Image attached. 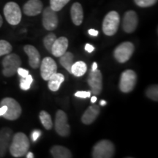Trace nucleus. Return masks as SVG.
Wrapping results in <instances>:
<instances>
[{"label": "nucleus", "instance_id": "f257e3e1", "mask_svg": "<svg viewBox=\"0 0 158 158\" xmlns=\"http://www.w3.org/2000/svg\"><path fill=\"white\" fill-rule=\"evenodd\" d=\"M29 147L30 143L28 137L23 133H17L13 135L9 150L13 157H22L28 152Z\"/></svg>", "mask_w": 158, "mask_h": 158}, {"label": "nucleus", "instance_id": "f03ea898", "mask_svg": "<svg viewBox=\"0 0 158 158\" xmlns=\"http://www.w3.org/2000/svg\"><path fill=\"white\" fill-rule=\"evenodd\" d=\"M115 154V147L109 140H102L94 146L92 157L93 158H112Z\"/></svg>", "mask_w": 158, "mask_h": 158}, {"label": "nucleus", "instance_id": "7ed1b4c3", "mask_svg": "<svg viewBox=\"0 0 158 158\" xmlns=\"http://www.w3.org/2000/svg\"><path fill=\"white\" fill-rule=\"evenodd\" d=\"M120 23V17L117 12L110 11L102 21V31L108 36H113L117 32Z\"/></svg>", "mask_w": 158, "mask_h": 158}, {"label": "nucleus", "instance_id": "20e7f679", "mask_svg": "<svg viewBox=\"0 0 158 158\" xmlns=\"http://www.w3.org/2000/svg\"><path fill=\"white\" fill-rule=\"evenodd\" d=\"M21 65V60L19 56L15 54H7L2 60V73L5 77L14 76Z\"/></svg>", "mask_w": 158, "mask_h": 158}, {"label": "nucleus", "instance_id": "39448f33", "mask_svg": "<svg viewBox=\"0 0 158 158\" xmlns=\"http://www.w3.org/2000/svg\"><path fill=\"white\" fill-rule=\"evenodd\" d=\"M7 106V109L6 113L2 116L4 118L7 120H16L20 117L21 112V107L20 104L15 99L11 98H5L0 102V106Z\"/></svg>", "mask_w": 158, "mask_h": 158}, {"label": "nucleus", "instance_id": "423d86ee", "mask_svg": "<svg viewBox=\"0 0 158 158\" xmlns=\"http://www.w3.org/2000/svg\"><path fill=\"white\" fill-rule=\"evenodd\" d=\"M137 83V75L135 71L126 70L120 76L118 87L123 93H129L135 88Z\"/></svg>", "mask_w": 158, "mask_h": 158}, {"label": "nucleus", "instance_id": "0eeeda50", "mask_svg": "<svg viewBox=\"0 0 158 158\" xmlns=\"http://www.w3.org/2000/svg\"><path fill=\"white\" fill-rule=\"evenodd\" d=\"M135 47L130 42H124L114 49V56L118 62L125 63L133 56Z\"/></svg>", "mask_w": 158, "mask_h": 158}, {"label": "nucleus", "instance_id": "6e6552de", "mask_svg": "<svg viewBox=\"0 0 158 158\" xmlns=\"http://www.w3.org/2000/svg\"><path fill=\"white\" fill-rule=\"evenodd\" d=\"M4 15L7 21L11 25H18L21 22V11L17 3L10 2L4 7Z\"/></svg>", "mask_w": 158, "mask_h": 158}, {"label": "nucleus", "instance_id": "1a4fd4ad", "mask_svg": "<svg viewBox=\"0 0 158 158\" xmlns=\"http://www.w3.org/2000/svg\"><path fill=\"white\" fill-rule=\"evenodd\" d=\"M55 130L62 137H68L70 134V127L68 123V116L62 110H58L56 114Z\"/></svg>", "mask_w": 158, "mask_h": 158}, {"label": "nucleus", "instance_id": "9d476101", "mask_svg": "<svg viewBox=\"0 0 158 158\" xmlns=\"http://www.w3.org/2000/svg\"><path fill=\"white\" fill-rule=\"evenodd\" d=\"M58 16L56 12L51 7H45L43 13V25L46 30L53 31L58 27Z\"/></svg>", "mask_w": 158, "mask_h": 158}, {"label": "nucleus", "instance_id": "9b49d317", "mask_svg": "<svg viewBox=\"0 0 158 158\" xmlns=\"http://www.w3.org/2000/svg\"><path fill=\"white\" fill-rule=\"evenodd\" d=\"M87 83L91 87L92 93L94 95L100 94L102 89V76L100 70H90L87 78Z\"/></svg>", "mask_w": 158, "mask_h": 158}, {"label": "nucleus", "instance_id": "f8f14e48", "mask_svg": "<svg viewBox=\"0 0 158 158\" xmlns=\"http://www.w3.org/2000/svg\"><path fill=\"white\" fill-rule=\"evenodd\" d=\"M40 68L41 77L45 81H48L50 77L56 73L57 71L56 63L51 57H45L41 61Z\"/></svg>", "mask_w": 158, "mask_h": 158}, {"label": "nucleus", "instance_id": "ddd939ff", "mask_svg": "<svg viewBox=\"0 0 158 158\" xmlns=\"http://www.w3.org/2000/svg\"><path fill=\"white\" fill-rule=\"evenodd\" d=\"M13 132L10 128L4 127L0 130V157H4L10 145Z\"/></svg>", "mask_w": 158, "mask_h": 158}, {"label": "nucleus", "instance_id": "4468645a", "mask_svg": "<svg viewBox=\"0 0 158 158\" xmlns=\"http://www.w3.org/2000/svg\"><path fill=\"white\" fill-rule=\"evenodd\" d=\"M138 19L137 13L133 10L126 12L124 15L122 27L124 31L127 33H132L138 27Z\"/></svg>", "mask_w": 158, "mask_h": 158}, {"label": "nucleus", "instance_id": "2eb2a0df", "mask_svg": "<svg viewBox=\"0 0 158 158\" xmlns=\"http://www.w3.org/2000/svg\"><path fill=\"white\" fill-rule=\"evenodd\" d=\"M43 5L40 0H29L23 5V13L28 16H35L43 11Z\"/></svg>", "mask_w": 158, "mask_h": 158}, {"label": "nucleus", "instance_id": "dca6fc26", "mask_svg": "<svg viewBox=\"0 0 158 158\" xmlns=\"http://www.w3.org/2000/svg\"><path fill=\"white\" fill-rule=\"evenodd\" d=\"M24 51L29 56V64L31 68L36 69L39 68L40 64V54L35 46L31 45H27L24 46Z\"/></svg>", "mask_w": 158, "mask_h": 158}, {"label": "nucleus", "instance_id": "f3484780", "mask_svg": "<svg viewBox=\"0 0 158 158\" xmlns=\"http://www.w3.org/2000/svg\"><path fill=\"white\" fill-rule=\"evenodd\" d=\"M68 48V40L65 37L56 38L51 47V53L56 57H59L66 52Z\"/></svg>", "mask_w": 158, "mask_h": 158}, {"label": "nucleus", "instance_id": "a211bd4d", "mask_svg": "<svg viewBox=\"0 0 158 158\" xmlns=\"http://www.w3.org/2000/svg\"><path fill=\"white\" fill-rule=\"evenodd\" d=\"M100 113V108L98 105H92L85 110L81 117V122L84 124H91L95 121Z\"/></svg>", "mask_w": 158, "mask_h": 158}, {"label": "nucleus", "instance_id": "6ab92c4d", "mask_svg": "<svg viewBox=\"0 0 158 158\" xmlns=\"http://www.w3.org/2000/svg\"><path fill=\"white\" fill-rule=\"evenodd\" d=\"M71 19L75 25L79 26L83 22L84 19V11L81 5L78 2H75L72 5L70 10Z\"/></svg>", "mask_w": 158, "mask_h": 158}, {"label": "nucleus", "instance_id": "aec40b11", "mask_svg": "<svg viewBox=\"0 0 158 158\" xmlns=\"http://www.w3.org/2000/svg\"><path fill=\"white\" fill-rule=\"evenodd\" d=\"M51 154L54 158H71L73 157L72 153L68 148L62 146L56 145L51 148Z\"/></svg>", "mask_w": 158, "mask_h": 158}, {"label": "nucleus", "instance_id": "412c9836", "mask_svg": "<svg viewBox=\"0 0 158 158\" xmlns=\"http://www.w3.org/2000/svg\"><path fill=\"white\" fill-rule=\"evenodd\" d=\"M64 76L62 73H56L48 80V89L52 92H56L60 88L61 84L64 82Z\"/></svg>", "mask_w": 158, "mask_h": 158}, {"label": "nucleus", "instance_id": "4be33fe9", "mask_svg": "<svg viewBox=\"0 0 158 158\" xmlns=\"http://www.w3.org/2000/svg\"><path fill=\"white\" fill-rule=\"evenodd\" d=\"M74 56L70 51H66L64 54L59 56V63L63 68H64L70 73H71V68L73 64Z\"/></svg>", "mask_w": 158, "mask_h": 158}, {"label": "nucleus", "instance_id": "5701e85b", "mask_svg": "<svg viewBox=\"0 0 158 158\" xmlns=\"http://www.w3.org/2000/svg\"><path fill=\"white\" fill-rule=\"evenodd\" d=\"M87 71V65L83 61H78L73 64L71 68V73L76 77H81Z\"/></svg>", "mask_w": 158, "mask_h": 158}, {"label": "nucleus", "instance_id": "b1692460", "mask_svg": "<svg viewBox=\"0 0 158 158\" xmlns=\"http://www.w3.org/2000/svg\"><path fill=\"white\" fill-rule=\"evenodd\" d=\"M40 119L42 124L46 130H51L53 127V122L51 119V117L48 112L45 110H42L40 113Z\"/></svg>", "mask_w": 158, "mask_h": 158}, {"label": "nucleus", "instance_id": "393cba45", "mask_svg": "<svg viewBox=\"0 0 158 158\" xmlns=\"http://www.w3.org/2000/svg\"><path fill=\"white\" fill-rule=\"evenodd\" d=\"M146 95L154 101H158V86L157 84L152 85L146 90Z\"/></svg>", "mask_w": 158, "mask_h": 158}, {"label": "nucleus", "instance_id": "a878e982", "mask_svg": "<svg viewBox=\"0 0 158 158\" xmlns=\"http://www.w3.org/2000/svg\"><path fill=\"white\" fill-rule=\"evenodd\" d=\"M56 39V35L54 33H49L48 35H47L44 38H43V44H44L45 48H46V50L51 53V47H52L53 44L55 42Z\"/></svg>", "mask_w": 158, "mask_h": 158}, {"label": "nucleus", "instance_id": "bb28decb", "mask_svg": "<svg viewBox=\"0 0 158 158\" xmlns=\"http://www.w3.org/2000/svg\"><path fill=\"white\" fill-rule=\"evenodd\" d=\"M69 2L70 0H50V7L57 12L61 10Z\"/></svg>", "mask_w": 158, "mask_h": 158}, {"label": "nucleus", "instance_id": "cd10ccee", "mask_svg": "<svg viewBox=\"0 0 158 158\" xmlns=\"http://www.w3.org/2000/svg\"><path fill=\"white\" fill-rule=\"evenodd\" d=\"M12 49L13 48L10 43L4 40H0V56L10 54Z\"/></svg>", "mask_w": 158, "mask_h": 158}, {"label": "nucleus", "instance_id": "c85d7f7f", "mask_svg": "<svg viewBox=\"0 0 158 158\" xmlns=\"http://www.w3.org/2000/svg\"><path fill=\"white\" fill-rule=\"evenodd\" d=\"M33 82V78L31 75H28L25 78H21L20 81V88L22 90L27 91L30 89L31 83Z\"/></svg>", "mask_w": 158, "mask_h": 158}, {"label": "nucleus", "instance_id": "c756f323", "mask_svg": "<svg viewBox=\"0 0 158 158\" xmlns=\"http://www.w3.org/2000/svg\"><path fill=\"white\" fill-rule=\"evenodd\" d=\"M134 1L138 7H148L155 5L157 0H134Z\"/></svg>", "mask_w": 158, "mask_h": 158}, {"label": "nucleus", "instance_id": "7c9ffc66", "mask_svg": "<svg viewBox=\"0 0 158 158\" xmlns=\"http://www.w3.org/2000/svg\"><path fill=\"white\" fill-rule=\"evenodd\" d=\"M75 96L79 98H88L91 97V92L89 91H78L75 93Z\"/></svg>", "mask_w": 158, "mask_h": 158}, {"label": "nucleus", "instance_id": "2f4dec72", "mask_svg": "<svg viewBox=\"0 0 158 158\" xmlns=\"http://www.w3.org/2000/svg\"><path fill=\"white\" fill-rule=\"evenodd\" d=\"M41 134H42V132H41V130H35L34 131L31 133V141L33 142H35L37 141V139L40 138V136L41 135Z\"/></svg>", "mask_w": 158, "mask_h": 158}, {"label": "nucleus", "instance_id": "473e14b6", "mask_svg": "<svg viewBox=\"0 0 158 158\" xmlns=\"http://www.w3.org/2000/svg\"><path fill=\"white\" fill-rule=\"evenodd\" d=\"M17 73H18V74H19V76L21 77V78H25V77H27L29 73V70H25V69H23V68H21V67L18 69Z\"/></svg>", "mask_w": 158, "mask_h": 158}, {"label": "nucleus", "instance_id": "72a5a7b5", "mask_svg": "<svg viewBox=\"0 0 158 158\" xmlns=\"http://www.w3.org/2000/svg\"><path fill=\"white\" fill-rule=\"evenodd\" d=\"M85 50L87 51L88 53H92L94 50V47L93 45L89 44V43H86V45H85Z\"/></svg>", "mask_w": 158, "mask_h": 158}, {"label": "nucleus", "instance_id": "f704fd0d", "mask_svg": "<svg viewBox=\"0 0 158 158\" xmlns=\"http://www.w3.org/2000/svg\"><path fill=\"white\" fill-rule=\"evenodd\" d=\"M7 106H5V105H4V106H0V116H3L4 114L6 113V111H7Z\"/></svg>", "mask_w": 158, "mask_h": 158}, {"label": "nucleus", "instance_id": "c9c22d12", "mask_svg": "<svg viewBox=\"0 0 158 158\" xmlns=\"http://www.w3.org/2000/svg\"><path fill=\"white\" fill-rule=\"evenodd\" d=\"M89 34L90 35H92V36H94V37H96L98 36V31L95 30V29H91L89 30Z\"/></svg>", "mask_w": 158, "mask_h": 158}, {"label": "nucleus", "instance_id": "e433bc0d", "mask_svg": "<svg viewBox=\"0 0 158 158\" xmlns=\"http://www.w3.org/2000/svg\"><path fill=\"white\" fill-rule=\"evenodd\" d=\"M96 70H98V63L97 62H94L92 64V71H95Z\"/></svg>", "mask_w": 158, "mask_h": 158}, {"label": "nucleus", "instance_id": "4c0bfd02", "mask_svg": "<svg viewBox=\"0 0 158 158\" xmlns=\"http://www.w3.org/2000/svg\"><path fill=\"white\" fill-rule=\"evenodd\" d=\"M26 155H27V156H26L27 158H33V157H34V155H33L32 152H27V154H26Z\"/></svg>", "mask_w": 158, "mask_h": 158}, {"label": "nucleus", "instance_id": "58836bf2", "mask_svg": "<svg viewBox=\"0 0 158 158\" xmlns=\"http://www.w3.org/2000/svg\"><path fill=\"white\" fill-rule=\"evenodd\" d=\"M97 100H98V98H97L96 95H94L92 96V98H91V102H92V103H94L97 101Z\"/></svg>", "mask_w": 158, "mask_h": 158}, {"label": "nucleus", "instance_id": "ea45409f", "mask_svg": "<svg viewBox=\"0 0 158 158\" xmlns=\"http://www.w3.org/2000/svg\"><path fill=\"white\" fill-rule=\"evenodd\" d=\"M100 106H106V101H105V100H100Z\"/></svg>", "mask_w": 158, "mask_h": 158}, {"label": "nucleus", "instance_id": "a19ab883", "mask_svg": "<svg viewBox=\"0 0 158 158\" xmlns=\"http://www.w3.org/2000/svg\"><path fill=\"white\" fill-rule=\"evenodd\" d=\"M2 23H3L2 18L1 15H0V27H2Z\"/></svg>", "mask_w": 158, "mask_h": 158}]
</instances>
